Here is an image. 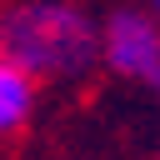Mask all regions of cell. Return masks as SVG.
Returning <instances> with one entry per match:
<instances>
[{"label": "cell", "mask_w": 160, "mask_h": 160, "mask_svg": "<svg viewBox=\"0 0 160 160\" xmlns=\"http://www.w3.org/2000/svg\"><path fill=\"white\" fill-rule=\"evenodd\" d=\"M100 55V30L65 0H15L0 10V60L35 75H85Z\"/></svg>", "instance_id": "cell-1"}, {"label": "cell", "mask_w": 160, "mask_h": 160, "mask_svg": "<svg viewBox=\"0 0 160 160\" xmlns=\"http://www.w3.org/2000/svg\"><path fill=\"white\" fill-rule=\"evenodd\" d=\"M100 55L120 75L160 80V20L145 10H115L110 25L100 30Z\"/></svg>", "instance_id": "cell-2"}, {"label": "cell", "mask_w": 160, "mask_h": 160, "mask_svg": "<svg viewBox=\"0 0 160 160\" xmlns=\"http://www.w3.org/2000/svg\"><path fill=\"white\" fill-rule=\"evenodd\" d=\"M30 110H35V80L10 60H0V135H15L30 120Z\"/></svg>", "instance_id": "cell-3"}, {"label": "cell", "mask_w": 160, "mask_h": 160, "mask_svg": "<svg viewBox=\"0 0 160 160\" xmlns=\"http://www.w3.org/2000/svg\"><path fill=\"white\" fill-rule=\"evenodd\" d=\"M150 10H155V15H160V0H150Z\"/></svg>", "instance_id": "cell-4"}]
</instances>
